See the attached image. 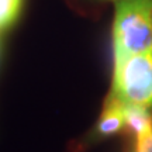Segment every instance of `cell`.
I'll list each match as a JSON object with an SVG mask.
<instances>
[{
	"mask_svg": "<svg viewBox=\"0 0 152 152\" xmlns=\"http://www.w3.org/2000/svg\"><path fill=\"white\" fill-rule=\"evenodd\" d=\"M111 94L124 104L152 107V54L114 59Z\"/></svg>",
	"mask_w": 152,
	"mask_h": 152,
	"instance_id": "cell-2",
	"label": "cell"
},
{
	"mask_svg": "<svg viewBox=\"0 0 152 152\" xmlns=\"http://www.w3.org/2000/svg\"><path fill=\"white\" fill-rule=\"evenodd\" d=\"M125 130L135 137L142 138L152 132V113L147 107L125 104Z\"/></svg>",
	"mask_w": 152,
	"mask_h": 152,
	"instance_id": "cell-4",
	"label": "cell"
},
{
	"mask_svg": "<svg viewBox=\"0 0 152 152\" xmlns=\"http://www.w3.org/2000/svg\"><path fill=\"white\" fill-rule=\"evenodd\" d=\"M113 1H120V0H113Z\"/></svg>",
	"mask_w": 152,
	"mask_h": 152,
	"instance_id": "cell-7",
	"label": "cell"
},
{
	"mask_svg": "<svg viewBox=\"0 0 152 152\" xmlns=\"http://www.w3.org/2000/svg\"><path fill=\"white\" fill-rule=\"evenodd\" d=\"M23 0H0V31L14 24L20 11Z\"/></svg>",
	"mask_w": 152,
	"mask_h": 152,
	"instance_id": "cell-5",
	"label": "cell"
},
{
	"mask_svg": "<svg viewBox=\"0 0 152 152\" xmlns=\"http://www.w3.org/2000/svg\"><path fill=\"white\" fill-rule=\"evenodd\" d=\"M125 128V104L111 93L106 99L103 111L96 124V132L102 138H107Z\"/></svg>",
	"mask_w": 152,
	"mask_h": 152,
	"instance_id": "cell-3",
	"label": "cell"
},
{
	"mask_svg": "<svg viewBox=\"0 0 152 152\" xmlns=\"http://www.w3.org/2000/svg\"><path fill=\"white\" fill-rule=\"evenodd\" d=\"M135 152H152V132L135 140Z\"/></svg>",
	"mask_w": 152,
	"mask_h": 152,
	"instance_id": "cell-6",
	"label": "cell"
},
{
	"mask_svg": "<svg viewBox=\"0 0 152 152\" xmlns=\"http://www.w3.org/2000/svg\"><path fill=\"white\" fill-rule=\"evenodd\" d=\"M114 59L152 54V0H120L113 23Z\"/></svg>",
	"mask_w": 152,
	"mask_h": 152,
	"instance_id": "cell-1",
	"label": "cell"
}]
</instances>
